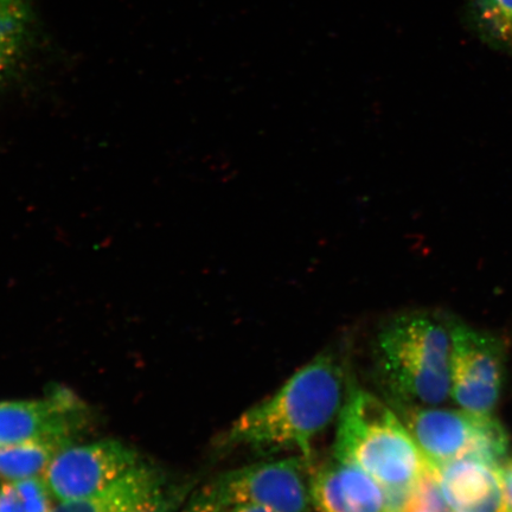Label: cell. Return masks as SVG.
<instances>
[{
    "mask_svg": "<svg viewBox=\"0 0 512 512\" xmlns=\"http://www.w3.org/2000/svg\"><path fill=\"white\" fill-rule=\"evenodd\" d=\"M313 460L299 454L242 466L208 488L222 505H256L275 512H313Z\"/></svg>",
    "mask_w": 512,
    "mask_h": 512,
    "instance_id": "cell-5",
    "label": "cell"
},
{
    "mask_svg": "<svg viewBox=\"0 0 512 512\" xmlns=\"http://www.w3.org/2000/svg\"><path fill=\"white\" fill-rule=\"evenodd\" d=\"M25 37L19 35L0 34V86L3 85L14 67L23 47Z\"/></svg>",
    "mask_w": 512,
    "mask_h": 512,
    "instance_id": "cell-16",
    "label": "cell"
},
{
    "mask_svg": "<svg viewBox=\"0 0 512 512\" xmlns=\"http://www.w3.org/2000/svg\"><path fill=\"white\" fill-rule=\"evenodd\" d=\"M73 444V437L44 438L0 447V480L42 477L64 447Z\"/></svg>",
    "mask_w": 512,
    "mask_h": 512,
    "instance_id": "cell-11",
    "label": "cell"
},
{
    "mask_svg": "<svg viewBox=\"0 0 512 512\" xmlns=\"http://www.w3.org/2000/svg\"><path fill=\"white\" fill-rule=\"evenodd\" d=\"M349 382L332 351L320 352L283 386L239 416L223 446L261 453L294 452L313 460L315 440L338 419Z\"/></svg>",
    "mask_w": 512,
    "mask_h": 512,
    "instance_id": "cell-1",
    "label": "cell"
},
{
    "mask_svg": "<svg viewBox=\"0 0 512 512\" xmlns=\"http://www.w3.org/2000/svg\"><path fill=\"white\" fill-rule=\"evenodd\" d=\"M499 476H501L505 502L512 511V458L499 465Z\"/></svg>",
    "mask_w": 512,
    "mask_h": 512,
    "instance_id": "cell-19",
    "label": "cell"
},
{
    "mask_svg": "<svg viewBox=\"0 0 512 512\" xmlns=\"http://www.w3.org/2000/svg\"><path fill=\"white\" fill-rule=\"evenodd\" d=\"M337 420L332 454L361 467L384 489L415 488L432 472L398 413L379 396L349 384Z\"/></svg>",
    "mask_w": 512,
    "mask_h": 512,
    "instance_id": "cell-3",
    "label": "cell"
},
{
    "mask_svg": "<svg viewBox=\"0 0 512 512\" xmlns=\"http://www.w3.org/2000/svg\"><path fill=\"white\" fill-rule=\"evenodd\" d=\"M448 508L441 495L437 479L431 472L422 480L418 492L406 512H447Z\"/></svg>",
    "mask_w": 512,
    "mask_h": 512,
    "instance_id": "cell-15",
    "label": "cell"
},
{
    "mask_svg": "<svg viewBox=\"0 0 512 512\" xmlns=\"http://www.w3.org/2000/svg\"><path fill=\"white\" fill-rule=\"evenodd\" d=\"M467 18L486 44L512 54V0H469Z\"/></svg>",
    "mask_w": 512,
    "mask_h": 512,
    "instance_id": "cell-12",
    "label": "cell"
},
{
    "mask_svg": "<svg viewBox=\"0 0 512 512\" xmlns=\"http://www.w3.org/2000/svg\"><path fill=\"white\" fill-rule=\"evenodd\" d=\"M447 512H458V511H454V510H450V509H448V511H447Z\"/></svg>",
    "mask_w": 512,
    "mask_h": 512,
    "instance_id": "cell-21",
    "label": "cell"
},
{
    "mask_svg": "<svg viewBox=\"0 0 512 512\" xmlns=\"http://www.w3.org/2000/svg\"><path fill=\"white\" fill-rule=\"evenodd\" d=\"M184 497L185 491L182 488L165 486L162 480L132 512H176Z\"/></svg>",
    "mask_w": 512,
    "mask_h": 512,
    "instance_id": "cell-14",
    "label": "cell"
},
{
    "mask_svg": "<svg viewBox=\"0 0 512 512\" xmlns=\"http://www.w3.org/2000/svg\"><path fill=\"white\" fill-rule=\"evenodd\" d=\"M388 403L400 416L432 471L459 459L503 463L509 447L508 434L491 414Z\"/></svg>",
    "mask_w": 512,
    "mask_h": 512,
    "instance_id": "cell-4",
    "label": "cell"
},
{
    "mask_svg": "<svg viewBox=\"0 0 512 512\" xmlns=\"http://www.w3.org/2000/svg\"><path fill=\"white\" fill-rule=\"evenodd\" d=\"M312 498L317 512H390L386 489L361 467L334 454L315 467Z\"/></svg>",
    "mask_w": 512,
    "mask_h": 512,
    "instance_id": "cell-9",
    "label": "cell"
},
{
    "mask_svg": "<svg viewBox=\"0 0 512 512\" xmlns=\"http://www.w3.org/2000/svg\"><path fill=\"white\" fill-rule=\"evenodd\" d=\"M140 464L133 448L118 440L64 447L44 473L56 502L98 494Z\"/></svg>",
    "mask_w": 512,
    "mask_h": 512,
    "instance_id": "cell-7",
    "label": "cell"
},
{
    "mask_svg": "<svg viewBox=\"0 0 512 512\" xmlns=\"http://www.w3.org/2000/svg\"><path fill=\"white\" fill-rule=\"evenodd\" d=\"M12 483L22 499L24 512H50L55 507L56 499L43 476Z\"/></svg>",
    "mask_w": 512,
    "mask_h": 512,
    "instance_id": "cell-13",
    "label": "cell"
},
{
    "mask_svg": "<svg viewBox=\"0 0 512 512\" xmlns=\"http://www.w3.org/2000/svg\"><path fill=\"white\" fill-rule=\"evenodd\" d=\"M162 480L155 469L140 463L110 488L91 496L57 502L50 512H132Z\"/></svg>",
    "mask_w": 512,
    "mask_h": 512,
    "instance_id": "cell-10",
    "label": "cell"
},
{
    "mask_svg": "<svg viewBox=\"0 0 512 512\" xmlns=\"http://www.w3.org/2000/svg\"><path fill=\"white\" fill-rule=\"evenodd\" d=\"M81 419L80 402L68 392L43 400L0 401V447L73 437Z\"/></svg>",
    "mask_w": 512,
    "mask_h": 512,
    "instance_id": "cell-8",
    "label": "cell"
},
{
    "mask_svg": "<svg viewBox=\"0 0 512 512\" xmlns=\"http://www.w3.org/2000/svg\"><path fill=\"white\" fill-rule=\"evenodd\" d=\"M450 331V396L466 411L491 414L503 386V342L456 318Z\"/></svg>",
    "mask_w": 512,
    "mask_h": 512,
    "instance_id": "cell-6",
    "label": "cell"
},
{
    "mask_svg": "<svg viewBox=\"0 0 512 512\" xmlns=\"http://www.w3.org/2000/svg\"><path fill=\"white\" fill-rule=\"evenodd\" d=\"M181 512H224L223 507L206 486L202 491L195 494Z\"/></svg>",
    "mask_w": 512,
    "mask_h": 512,
    "instance_id": "cell-17",
    "label": "cell"
},
{
    "mask_svg": "<svg viewBox=\"0 0 512 512\" xmlns=\"http://www.w3.org/2000/svg\"><path fill=\"white\" fill-rule=\"evenodd\" d=\"M371 350L387 402L438 406L450 396V318L399 313L380 326Z\"/></svg>",
    "mask_w": 512,
    "mask_h": 512,
    "instance_id": "cell-2",
    "label": "cell"
},
{
    "mask_svg": "<svg viewBox=\"0 0 512 512\" xmlns=\"http://www.w3.org/2000/svg\"><path fill=\"white\" fill-rule=\"evenodd\" d=\"M224 512H275L273 510L256 507V505L248 504H236L230 505V507H223Z\"/></svg>",
    "mask_w": 512,
    "mask_h": 512,
    "instance_id": "cell-20",
    "label": "cell"
},
{
    "mask_svg": "<svg viewBox=\"0 0 512 512\" xmlns=\"http://www.w3.org/2000/svg\"><path fill=\"white\" fill-rule=\"evenodd\" d=\"M0 512H24L22 499L12 482L0 484Z\"/></svg>",
    "mask_w": 512,
    "mask_h": 512,
    "instance_id": "cell-18",
    "label": "cell"
}]
</instances>
